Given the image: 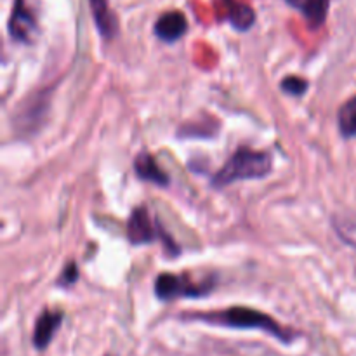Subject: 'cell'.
<instances>
[{"mask_svg":"<svg viewBox=\"0 0 356 356\" xmlns=\"http://www.w3.org/2000/svg\"><path fill=\"white\" fill-rule=\"evenodd\" d=\"M184 320H195V322H205L211 325L228 327V329H256L270 334L275 339L284 344H291L296 339L294 330H289L275 322L270 315L261 313L257 309L245 308V306H232L228 309L209 313H186Z\"/></svg>","mask_w":356,"mask_h":356,"instance_id":"1","label":"cell"},{"mask_svg":"<svg viewBox=\"0 0 356 356\" xmlns=\"http://www.w3.org/2000/svg\"><path fill=\"white\" fill-rule=\"evenodd\" d=\"M273 169V159L268 152L240 146L228 159V162L212 176L211 184L214 188H226L236 181L263 179L270 176Z\"/></svg>","mask_w":356,"mask_h":356,"instance_id":"2","label":"cell"},{"mask_svg":"<svg viewBox=\"0 0 356 356\" xmlns=\"http://www.w3.org/2000/svg\"><path fill=\"white\" fill-rule=\"evenodd\" d=\"M214 280L193 282L184 275L162 273L155 280V296L160 301H172L177 298H200L214 289Z\"/></svg>","mask_w":356,"mask_h":356,"instance_id":"3","label":"cell"},{"mask_svg":"<svg viewBox=\"0 0 356 356\" xmlns=\"http://www.w3.org/2000/svg\"><path fill=\"white\" fill-rule=\"evenodd\" d=\"M159 236L160 238H163L167 249L172 250V254L179 252V249H177L172 242H170L169 236H167L165 233L160 229L159 222H153L148 209H146L145 205H141V207H136L127 221L129 242H131L132 245H146V243L155 242Z\"/></svg>","mask_w":356,"mask_h":356,"instance_id":"4","label":"cell"},{"mask_svg":"<svg viewBox=\"0 0 356 356\" xmlns=\"http://www.w3.org/2000/svg\"><path fill=\"white\" fill-rule=\"evenodd\" d=\"M7 28H9V35L13 40L19 42V44L33 42V37L38 33V21L30 0H14Z\"/></svg>","mask_w":356,"mask_h":356,"instance_id":"5","label":"cell"},{"mask_svg":"<svg viewBox=\"0 0 356 356\" xmlns=\"http://www.w3.org/2000/svg\"><path fill=\"white\" fill-rule=\"evenodd\" d=\"M188 31V19L186 14L183 10H167V13L160 14L159 19L153 24V33L156 38L167 44H174V42L181 40Z\"/></svg>","mask_w":356,"mask_h":356,"instance_id":"6","label":"cell"},{"mask_svg":"<svg viewBox=\"0 0 356 356\" xmlns=\"http://www.w3.org/2000/svg\"><path fill=\"white\" fill-rule=\"evenodd\" d=\"M284 2L305 17L309 30H320L329 16L330 0H284Z\"/></svg>","mask_w":356,"mask_h":356,"instance_id":"7","label":"cell"},{"mask_svg":"<svg viewBox=\"0 0 356 356\" xmlns=\"http://www.w3.org/2000/svg\"><path fill=\"white\" fill-rule=\"evenodd\" d=\"M63 322V312L59 309H44L38 315L33 330V344L37 350H45L51 344Z\"/></svg>","mask_w":356,"mask_h":356,"instance_id":"8","label":"cell"},{"mask_svg":"<svg viewBox=\"0 0 356 356\" xmlns=\"http://www.w3.org/2000/svg\"><path fill=\"white\" fill-rule=\"evenodd\" d=\"M87 2L101 37L104 40H113L118 35V19L110 7V0H87Z\"/></svg>","mask_w":356,"mask_h":356,"instance_id":"9","label":"cell"},{"mask_svg":"<svg viewBox=\"0 0 356 356\" xmlns=\"http://www.w3.org/2000/svg\"><path fill=\"white\" fill-rule=\"evenodd\" d=\"M225 7V21H228L235 30L247 31L256 23V10L240 0H218Z\"/></svg>","mask_w":356,"mask_h":356,"instance_id":"10","label":"cell"},{"mask_svg":"<svg viewBox=\"0 0 356 356\" xmlns=\"http://www.w3.org/2000/svg\"><path fill=\"white\" fill-rule=\"evenodd\" d=\"M134 170L136 176L141 181H148V183L156 184V186H167L169 184V176L162 170L153 155L143 152L136 156L134 160Z\"/></svg>","mask_w":356,"mask_h":356,"instance_id":"11","label":"cell"},{"mask_svg":"<svg viewBox=\"0 0 356 356\" xmlns=\"http://www.w3.org/2000/svg\"><path fill=\"white\" fill-rule=\"evenodd\" d=\"M337 127L343 138H356V94L337 111Z\"/></svg>","mask_w":356,"mask_h":356,"instance_id":"12","label":"cell"},{"mask_svg":"<svg viewBox=\"0 0 356 356\" xmlns=\"http://www.w3.org/2000/svg\"><path fill=\"white\" fill-rule=\"evenodd\" d=\"M280 89L284 90L285 94H289V96L299 97L308 90V82H306L305 79H301V76L289 75L285 76V79H282Z\"/></svg>","mask_w":356,"mask_h":356,"instance_id":"13","label":"cell"},{"mask_svg":"<svg viewBox=\"0 0 356 356\" xmlns=\"http://www.w3.org/2000/svg\"><path fill=\"white\" fill-rule=\"evenodd\" d=\"M76 280H79V268H76V264L72 261V263L66 264L65 270H63L58 285H61V287H70V285L75 284Z\"/></svg>","mask_w":356,"mask_h":356,"instance_id":"14","label":"cell"}]
</instances>
